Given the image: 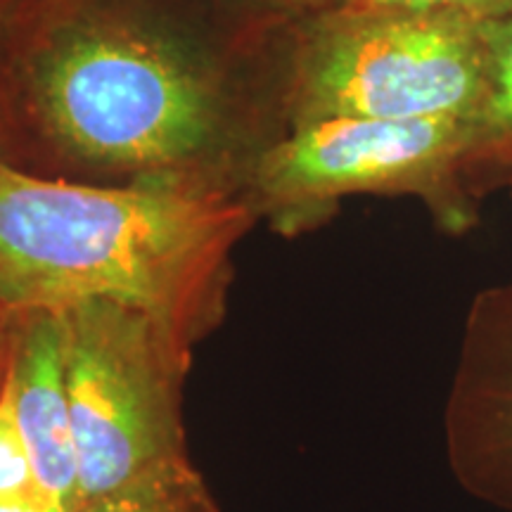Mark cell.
<instances>
[{
	"mask_svg": "<svg viewBox=\"0 0 512 512\" xmlns=\"http://www.w3.org/2000/svg\"><path fill=\"white\" fill-rule=\"evenodd\" d=\"M8 98L64 164L126 183L238 190L228 76L188 34L105 0L19 10Z\"/></svg>",
	"mask_w": 512,
	"mask_h": 512,
	"instance_id": "cell-1",
	"label": "cell"
},
{
	"mask_svg": "<svg viewBox=\"0 0 512 512\" xmlns=\"http://www.w3.org/2000/svg\"><path fill=\"white\" fill-rule=\"evenodd\" d=\"M214 3L245 15L264 29H287L325 12L344 8L351 0H214Z\"/></svg>",
	"mask_w": 512,
	"mask_h": 512,
	"instance_id": "cell-11",
	"label": "cell"
},
{
	"mask_svg": "<svg viewBox=\"0 0 512 512\" xmlns=\"http://www.w3.org/2000/svg\"><path fill=\"white\" fill-rule=\"evenodd\" d=\"M5 332H8V311L0 306V387L5 377Z\"/></svg>",
	"mask_w": 512,
	"mask_h": 512,
	"instance_id": "cell-14",
	"label": "cell"
},
{
	"mask_svg": "<svg viewBox=\"0 0 512 512\" xmlns=\"http://www.w3.org/2000/svg\"><path fill=\"white\" fill-rule=\"evenodd\" d=\"M72 512H221L190 460L162 467L107 494L83 498Z\"/></svg>",
	"mask_w": 512,
	"mask_h": 512,
	"instance_id": "cell-9",
	"label": "cell"
},
{
	"mask_svg": "<svg viewBox=\"0 0 512 512\" xmlns=\"http://www.w3.org/2000/svg\"><path fill=\"white\" fill-rule=\"evenodd\" d=\"M31 491H41L36 482L34 460L19 430L10 396L0 387V498L31 494Z\"/></svg>",
	"mask_w": 512,
	"mask_h": 512,
	"instance_id": "cell-10",
	"label": "cell"
},
{
	"mask_svg": "<svg viewBox=\"0 0 512 512\" xmlns=\"http://www.w3.org/2000/svg\"><path fill=\"white\" fill-rule=\"evenodd\" d=\"M508 188H510V190H512V178H510V181H508Z\"/></svg>",
	"mask_w": 512,
	"mask_h": 512,
	"instance_id": "cell-15",
	"label": "cell"
},
{
	"mask_svg": "<svg viewBox=\"0 0 512 512\" xmlns=\"http://www.w3.org/2000/svg\"><path fill=\"white\" fill-rule=\"evenodd\" d=\"M254 221L233 188L48 178L0 155V306L112 299L195 347L221 323L230 256Z\"/></svg>",
	"mask_w": 512,
	"mask_h": 512,
	"instance_id": "cell-2",
	"label": "cell"
},
{
	"mask_svg": "<svg viewBox=\"0 0 512 512\" xmlns=\"http://www.w3.org/2000/svg\"><path fill=\"white\" fill-rule=\"evenodd\" d=\"M285 131L323 119H467L486 93L482 19L344 5L290 31Z\"/></svg>",
	"mask_w": 512,
	"mask_h": 512,
	"instance_id": "cell-3",
	"label": "cell"
},
{
	"mask_svg": "<svg viewBox=\"0 0 512 512\" xmlns=\"http://www.w3.org/2000/svg\"><path fill=\"white\" fill-rule=\"evenodd\" d=\"M3 3H10V0H0V5H3Z\"/></svg>",
	"mask_w": 512,
	"mask_h": 512,
	"instance_id": "cell-16",
	"label": "cell"
},
{
	"mask_svg": "<svg viewBox=\"0 0 512 512\" xmlns=\"http://www.w3.org/2000/svg\"><path fill=\"white\" fill-rule=\"evenodd\" d=\"M79 501L185 463L192 344L155 313L112 299L60 306Z\"/></svg>",
	"mask_w": 512,
	"mask_h": 512,
	"instance_id": "cell-5",
	"label": "cell"
},
{
	"mask_svg": "<svg viewBox=\"0 0 512 512\" xmlns=\"http://www.w3.org/2000/svg\"><path fill=\"white\" fill-rule=\"evenodd\" d=\"M0 512H62L57 505L50 501L41 491H31V494L0 498Z\"/></svg>",
	"mask_w": 512,
	"mask_h": 512,
	"instance_id": "cell-13",
	"label": "cell"
},
{
	"mask_svg": "<svg viewBox=\"0 0 512 512\" xmlns=\"http://www.w3.org/2000/svg\"><path fill=\"white\" fill-rule=\"evenodd\" d=\"M238 192L283 235L325 226L349 197H413L434 226H479L475 128L467 119H323L287 128L245 164Z\"/></svg>",
	"mask_w": 512,
	"mask_h": 512,
	"instance_id": "cell-4",
	"label": "cell"
},
{
	"mask_svg": "<svg viewBox=\"0 0 512 512\" xmlns=\"http://www.w3.org/2000/svg\"><path fill=\"white\" fill-rule=\"evenodd\" d=\"M361 8H411V10H451L475 19L503 17L512 12V0H351Z\"/></svg>",
	"mask_w": 512,
	"mask_h": 512,
	"instance_id": "cell-12",
	"label": "cell"
},
{
	"mask_svg": "<svg viewBox=\"0 0 512 512\" xmlns=\"http://www.w3.org/2000/svg\"><path fill=\"white\" fill-rule=\"evenodd\" d=\"M486 93L470 119L475 128V181L482 195L512 178V12L482 19Z\"/></svg>",
	"mask_w": 512,
	"mask_h": 512,
	"instance_id": "cell-8",
	"label": "cell"
},
{
	"mask_svg": "<svg viewBox=\"0 0 512 512\" xmlns=\"http://www.w3.org/2000/svg\"><path fill=\"white\" fill-rule=\"evenodd\" d=\"M3 389L34 460L38 489L62 512H72L79 503V463L60 309L8 311Z\"/></svg>",
	"mask_w": 512,
	"mask_h": 512,
	"instance_id": "cell-7",
	"label": "cell"
},
{
	"mask_svg": "<svg viewBox=\"0 0 512 512\" xmlns=\"http://www.w3.org/2000/svg\"><path fill=\"white\" fill-rule=\"evenodd\" d=\"M451 475L475 501L512 512V283L467 309L444 408Z\"/></svg>",
	"mask_w": 512,
	"mask_h": 512,
	"instance_id": "cell-6",
	"label": "cell"
}]
</instances>
